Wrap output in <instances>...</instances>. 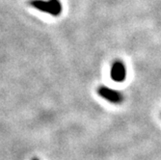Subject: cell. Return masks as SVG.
Listing matches in <instances>:
<instances>
[{"label":"cell","instance_id":"cell-1","mask_svg":"<svg viewBox=\"0 0 161 160\" xmlns=\"http://www.w3.org/2000/svg\"><path fill=\"white\" fill-rule=\"evenodd\" d=\"M29 4L33 8L41 12L49 14L53 17L60 16L62 12V4L60 0H47V1H45V0H31Z\"/></svg>","mask_w":161,"mask_h":160},{"label":"cell","instance_id":"cell-2","mask_svg":"<svg viewBox=\"0 0 161 160\" xmlns=\"http://www.w3.org/2000/svg\"><path fill=\"white\" fill-rule=\"evenodd\" d=\"M97 93L102 98L106 99L111 103L118 104L123 101V95L120 92L108 88V87H104V86L100 87L97 90Z\"/></svg>","mask_w":161,"mask_h":160},{"label":"cell","instance_id":"cell-3","mask_svg":"<svg viewBox=\"0 0 161 160\" xmlns=\"http://www.w3.org/2000/svg\"><path fill=\"white\" fill-rule=\"evenodd\" d=\"M111 78L116 81V82H123L125 79V68L123 62L121 61H116L113 63L112 67H111Z\"/></svg>","mask_w":161,"mask_h":160},{"label":"cell","instance_id":"cell-4","mask_svg":"<svg viewBox=\"0 0 161 160\" xmlns=\"http://www.w3.org/2000/svg\"><path fill=\"white\" fill-rule=\"evenodd\" d=\"M32 160H39V159L37 157H34V158H32Z\"/></svg>","mask_w":161,"mask_h":160}]
</instances>
